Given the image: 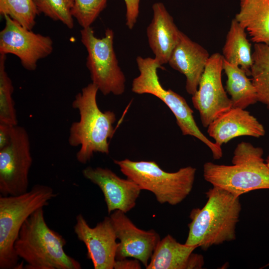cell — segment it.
Listing matches in <instances>:
<instances>
[{"mask_svg": "<svg viewBox=\"0 0 269 269\" xmlns=\"http://www.w3.org/2000/svg\"><path fill=\"white\" fill-rule=\"evenodd\" d=\"M207 201L193 209L185 244L207 250L213 246L236 239V226L242 210L239 196L213 186L206 192Z\"/></svg>", "mask_w": 269, "mask_h": 269, "instance_id": "6da1fadb", "label": "cell"}, {"mask_svg": "<svg viewBox=\"0 0 269 269\" xmlns=\"http://www.w3.org/2000/svg\"><path fill=\"white\" fill-rule=\"evenodd\" d=\"M98 87L93 83L82 88L72 106L79 113V121L72 123L69 129L68 143L73 147L80 146L76 153L77 161L85 164L94 153H109V141L115 133V113L102 111L97 102Z\"/></svg>", "mask_w": 269, "mask_h": 269, "instance_id": "7a4b0ae2", "label": "cell"}, {"mask_svg": "<svg viewBox=\"0 0 269 269\" xmlns=\"http://www.w3.org/2000/svg\"><path fill=\"white\" fill-rule=\"evenodd\" d=\"M66 244L63 236L48 227L41 208L24 223L14 247L26 269H81L80 263L65 253Z\"/></svg>", "mask_w": 269, "mask_h": 269, "instance_id": "3957f363", "label": "cell"}, {"mask_svg": "<svg viewBox=\"0 0 269 269\" xmlns=\"http://www.w3.org/2000/svg\"><path fill=\"white\" fill-rule=\"evenodd\" d=\"M264 150L250 142L242 141L236 147L232 165L207 162L203 165L204 179L213 186L236 196L259 189H269V167Z\"/></svg>", "mask_w": 269, "mask_h": 269, "instance_id": "277c9868", "label": "cell"}, {"mask_svg": "<svg viewBox=\"0 0 269 269\" xmlns=\"http://www.w3.org/2000/svg\"><path fill=\"white\" fill-rule=\"evenodd\" d=\"M57 196L52 188L39 184L22 194L0 196V269L22 268L14 247L22 226L33 213Z\"/></svg>", "mask_w": 269, "mask_h": 269, "instance_id": "5b68a950", "label": "cell"}, {"mask_svg": "<svg viewBox=\"0 0 269 269\" xmlns=\"http://www.w3.org/2000/svg\"><path fill=\"white\" fill-rule=\"evenodd\" d=\"M127 177L141 190L151 192L160 204L176 205L183 201L193 188L196 169L188 166L174 172L162 170L153 161L114 160Z\"/></svg>", "mask_w": 269, "mask_h": 269, "instance_id": "8992f818", "label": "cell"}, {"mask_svg": "<svg viewBox=\"0 0 269 269\" xmlns=\"http://www.w3.org/2000/svg\"><path fill=\"white\" fill-rule=\"evenodd\" d=\"M136 62L139 75L132 82V91L137 94H149L160 100L174 115L176 123L184 135H191L199 139L216 153L220 147L209 139L200 131L194 120L193 111L185 99L171 89H165L157 75L158 68L164 69L154 58L137 56Z\"/></svg>", "mask_w": 269, "mask_h": 269, "instance_id": "52a82bcc", "label": "cell"}, {"mask_svg": "<svg viewBox=\"0 0 269 269\" xmlns=\"http://www.w3.org/2000/svg\"><path fill=\"white\" fill-rule=\"evenodd\" d=\"M81 41L88 52L86 67L92 83L104 95H121L125 90L126 77L122 71L113 46L114 33L107 28L105 36L97 37L91 27L80 31Z\"/></svg>", "mask_w": 269, "mask_h": 269, "instance_id": "ba28073f", "label": "cell"}, {"mask_svg": "<svg viewBox=\"0 0 269 269\" xmlns=\"http://www.w3.org/2000/svg\"><path fill=\"white\" fill-rule=\"evenodd\" d=\"M32 163L30 142L25 129L13 126L9 144L0 149V193L16 196L28 191Z\"/></svg>", "mask_w": 269, "mask_h": 269, "instance_id": "9c48e42d", "label": "cell"}, {"mask_svg": "<svg viewBox=\"0 0 269 269\" xmlns=\"http://www.w3.org/2000/svg\"><path fill=\"white\" fill-rule=\"evenodd\" d=\"M223 59L219 53L210 56L197 90L192 97L193 105L199 112L204 128H207L216 118L233 107L222 83Z\"/></svg>", "mask_w": 269, "mask_h": 269, "instance_id": "30bf717a", "label": "cell"}, {"mask_svg": "<svg viewBox=\"0 0 269 269\" xmlns=\"http://www.w3.org/2000/svg\"><path fill=\"white\" fill-rule=\"evenodd\" d=\"M3 17L5 25L0 32V54L15 55L25 69L35 70L37 62L52 53V39L24 27L7 15Z\"/></svg>", "mask_w": 269, "mask_h": 269, "instance_id": "8fae6325", "label": "cell"}, {"mask_svg": "<svg viewBox=\"0 0 269 269\" xmlns=\"http://www.w3.org/2000/svg\"><path fill=\"white\" fill-rule=\"evenodd\" d=\"M74 232L87 249V257L92 261L95 269H113L116 261L118 243L110 216L91 227L84 216L76 217Z\"/></svg>", "mask_w": 269, "mask_h": 269, "instance_id": "7c38bea8", "label": "cell"}, {"mask_svg": "<svg viewBox=\"0 0 269 269\" xmlns=\"http://www.w3.org/2000/svg\"><path fill=\"white\" fill-rule=\"evenodd\" d=\"M121 210L110 214L117 239L120 240L116 260L128 257L139 260L146 267L161 240L154 230L145 231L137 228Z\"/></svg>", "mask_w": 269, "mask_h": 269, "instance_id": "4fadbf2b", "label": "cell"}, {"mask_svg": "<svg viewBox=\"0 0 269 269\" xmlns=\"http://www.w3.org/2000/svg\"><path fill=\"white\" fill-rule=\"evenodd\" d=\"M82 173L102 191L109 214L117 210L127 213L135 207L141 189L131 179L122 178L112 170L101 167L87 166Z\"/></svg>", "mask_w": 269, "mask_h": 269, "instance_id": "5bb4252c", "label": "cell"}, {"mask_svg": "<svg viewBox=\"0 0 269 269\" xmlns=\"http://www.w3.org/2000/svg\"><path fill=\"white\" fill-rule=\"evenodd\" d=\"M208 51L182 31L168 63L186 77V92L193 95L209 58Z\"/></svg>", "mask_w": 269, "mask_h": 269, "instance_id": "9a60e30c", "label": "cell"}, {"mask_svg": "<svg viewBox=\"0 0 269 269\" xmlns=\"http://www.w3.org/2000/svg\"><path fill=\"white\" fill-rule=\"evenodd\" d=\"M207 133L221 146L240 136L260 137L265 134L263 125L245 109L232 107L216 118L207 127Z\"/></svg>", "mask_w": 269, "mask_h": 269, "instance_id": "2e32d148", "label": "cell"}, {"mask_svg": "<svg viewBox=\"0 0 269 269\" xmlns=\"http://www.w3.org/2000/svg\"><path fill=\"white\" fill-rule=\"evenodd\" d=\"M152 8L153 17L146 28V34L154 58L162 66L168 63L178 42L181 31L163 3L155 2Z\"/></svg>", "mask_w": 269, "mask_h": 269, "instance_id": "e0dca14e", "label": "cell"}, {"mask_svg": "<svg viewBox=\"0 0 269 269\" xmlns=\"http://www.w3.org/2000/svg\"><path fill=\"white\" fill-rule=\"evenodd\" d=\"M198 248L178 242L170 235L160 240L146 269H201L204 257L193 252Z\"/></svg>", "mask_w": 269, "mask_h": 269, "instance_id": "ac0fdd59", "label": "cell"}, {"mask_svg": "<svg viewBox=\"0 0 269 269\" xmlns=\"http://www.w3.org/2000/svg\"><path fill=\"white\" fill-rule=\"evenodd\" d=\"M236 20L255 43L269 44V0H240Z\"/></svg>", "mask_w": 269, "mask_h": 269, "instance_id": "d6986e66", "label": "cell"}, {"mask_svg": "<svg viewBox=\"0 0 269 269\" xmlns=\"http://www.w3.org/2000/svg\"><path fill=\"white\" fill-rule=\"evenodd\" d=\"M223 69L227 78L226 91L231 97L233 107L245 109L258 102L256 88L244 70L224 59Z\"/></svg>", "mask_w": 269, "mask_h": 269, "instance_id": "ffe728a7", "label": "cell"}, {"mask_svg": "<svg viewBox=\"0 0 269 269\" xmlns=\"http://www.w3.org/2000/svg\"><path fill=\"white\" fill-rule=\"evenodd\" d=\"M222 55L228 62L240 67L248 75H250L253 64L251 43L246 31L235 18L231 22Z\"/></svg>", "mask_w": 269, "mask_h": 269, "instance_id": "44dd1931", "label": "cell"}, {"mask_svg": "<svg viewBox=\"0 0 269 269\" xmlns=\"http://www.w3.org/2000/svg\"><path fill=\"white\" fill-rule=\"evenodd\" d=\"M250 69L258 102L269 109V44L255 43Z\"/></svg>", "mask_w": 269, "mask_h": 269, "instance_id": "7402d4cb", "label": "cell"}, {"mask_svg": "<svg viewBox=\"0 0 269 269\" xmlns=\"http://www.w3.org/2000/svg\"><path fill=\"white\" fill-rule=\"evenodd\" d=\"M6 57L0 54V123L17 125L14 102L12 95L13 86L5 70Z\"/></svg>", "mask_w": 269, "mask_h": 269, "instance_id": "603a6c76", "label": "cell"}, {"mask_svg": "<svg viewBox=\"0 0 269 269\" xmlns=\"http://www.w3.org/2000/svg\"><path fill=\"white\" fill-rule=\"evenodd\" d=\"M0 14L8 15L24 27L31 30L39 13L33 0H0Z\"/></svg>", "mask_w": 269, "mask_h": 269, "instance_id": "cb8c5ba5", "label": "cell"}, {"mask_svg": "<svg viewBox=\"0 0 269 269\" xmlns=\"http://www.w3.org/2000/svg\"><path fill=\"white\" fill-rule=\"evenodd\" d=\"M40 13L54 21H60L68 28L74 27L72 9L74 0H33Z\"/></svg>", "mask_w": 269, "mask_h": 269, "instance_id": "d4e9b609", "label": "cell"}, {"mask_svg": "<svg viewBox=\"0 0 269 269\" xmlns=\"http://www.w3.org/2000/svg\"><path fill=\"white\" fill-rule=\"evenodd\" d=\"M108 0H74L72 14L82 28L91 26L106 7Z\"/></svg>", "mask_w": 269, "mask_h": 269, "instance_id": "484cf974", "label": "cell"}, {"mask_svg": "<svg viewBox=\"0 0 269 269\" xmlns=\"http://www.w3.org/2000/svg\"><path fill=\"white\" fill-rule=\"evenodd\" d=\"M126 6V25L132 29L139 14L140 0H124Z\"/></svg>", "mask_w": 269, "mask_h": 269, "instance_id": "4316f807", "label": "cell"}, {"mask_svg": "<svg viewBox=\"0 0 269 269\" xmlns=\"http://www.w3.org/2000/svg\"><path fill=\"white\" fill-rule=\"evenodd\" d=\"M13 126L4 123H0V149L9 144Z\"/></svg>", "mask_w": 269, "mask_h": 269, "instance_id": "83f0119b", "label": "cell"}, {"mask_svg": "<svg viewBox=\"0 0 269 269\" xmlns=\"http://www.w3.org/2000/svg\"><path fill=\"white\" fill-rule=\"evenodd\" d=\"M139 261L128 260L127 258L116 260L114 266L115 269H141Z\"/></svg>", "mask_w": 269, "mask_h": 269, "instance_id": "f1b7e54d", "label": "cell"}, {"mask_svg": "<svg viewBox=\"0 0 269 269\" xmlns=\"http://www.w3.org/2000/svg\"><path fill=\"white\" fill-rule=\"evenodd\" d=\"M266 163L267 165H268V166L269 167V155L268 156V157L267 158Z\"/></svg>", "mask_w": 269, "mask_h": 269, "instance_id": "f546056e", "label": "cell"}]
</instances>
